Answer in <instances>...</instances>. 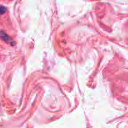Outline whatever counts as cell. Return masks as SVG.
I'll return each instance as SVG.
<instances>
[{"label": "cell", "mask_w": 128, "mask_h": 128, "mask_svg": "<svg viewBox=\"0 0 128 128\" xmlns=\"http://www.w3.org/2000/svg\"><path fill=\"white\" fill-rule=\"evenodd\" d=\"M5 11H6V9H5V7H3V6L0 7V14H3L5 12Z\"/></svg>", "instance_id": "6da1fadb"}]
</instances>
